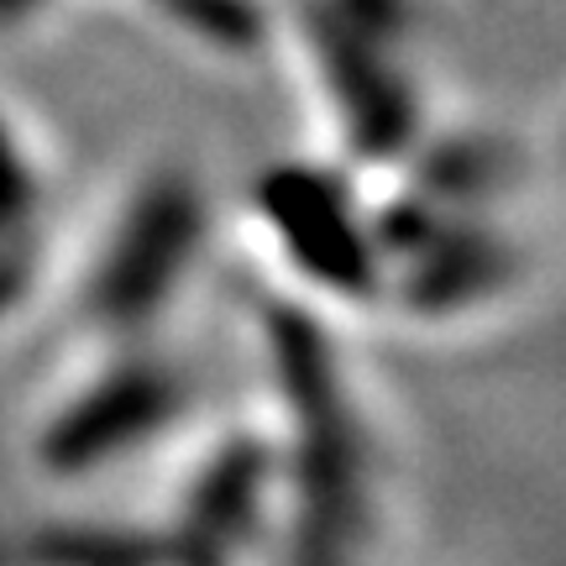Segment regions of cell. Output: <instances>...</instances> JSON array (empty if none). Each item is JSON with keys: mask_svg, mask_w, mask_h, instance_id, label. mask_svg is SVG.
I'll list each match as a JSON object with an SVG mask.
<instances>
[{"mask_svg": "<svg viewBox=\"0 0 566 566\" xmlns=\"http://www.w3.org/2000/svg\"><path fill=\"white\" fill-rule=\"evenodd\" d=\"M268 352L283 405L300 424V541L304 566H346L363 525V446L342 394V367L304 310L268 315Z\"/></svg>", "mask_w": 566, "mask_h": 566, "instance_id": "6da1fadb", "label": "cell"}, {"mask_svg": "<svg viewBox=\"0 0 566 566\" xmlns=\"http://www.w3.org/2000/svg\"><path fill=\"white\" fill-rule=\"evenodd\" d=\"M252 200L268 237L279 242L283 263L315 294L342 304H367L384 294V252L336 174H325L315 163H273L258 179Z\"/></svg>", "mask_w": 566, "mask_h": 566, "instance_id": "7a4b0ae2", "label": "cell"}, {"mask_svg": "<svg viewBox=\"0 0 566 566\" xmlns=\"http://www.w3.org/2000/svg\"><path fill=\"white\" fill-rule=\"evenodd\" d=\"M205 242V200L189 174H163L142 184L111 231L105 258L90 279V310L111 331H137L179 300Z\"/></svg>", "mask_w": 566, "mask_h": 566, "instance_id": "3957f363", "label": "cell"}, {"mask_svg": "<svg viewBox=\"0 0 566 566\" xmlns=\"http://www.w3.org/2000/svg\"><path fill=\"white\" fill-rule=\"evenodd\" d=\"M179 373H168L158 363H126L116 373H105L95 388H84L80 399L53 420L48 441H42V457H48L53 472H69V478L101 472V467L122 462L126 451L163 436L179 420Z\"/></svg>", "mask_w": 566, "mask_h": 566, "instance_id": "277c9868", "label": "cell"}, {"mask_svg": "<svg viewBox=\"0 0 566 566\" xmlns=\"http://www.w3.org/2000/svg\"><path fill=\"white\" fill-rule=\"evenodd\" d=\"M310 42L331 84V101L342 105L352 147L363 158H399L415 137V101H409L405 80L384 63V42L357 32L331 6L310 17Z\"/></svg>", "mask_w": 566, "mask_h": 566, "instance_id": "5b68a950", "label": "cell"}, {"mask_svg": "<svg viewBox=\"0 0 566 566\" xmlns=\"http://www.w3.org/2000/svg\"><path fill=\"white\" fill-rule=\"evenodd\" d=\"M399 268V304L424 321L493 300L514 279V247L478 221H441L436 237L415 247Z\"/></svg>", "mask_w": 566, "mask_h": 566, "instance_id": "8992f818", "label": "cell"}, {"mask_svg": "<svg viewBox=\"0 0 566 566\" xmlns=\"http://www.w3.org/2000/svg\"><path fill=\"white\" fill-rule=\"evenodd\" d=\"M268 457L263 441H231L221 446V457L200 472V483L189 493V509H184V530L179 546H168V562L179 566H226V556L237 551L252 520H258V504H263L268 488Z\"/></svg>", "mask_w": 566, "mask_h": 566, "instance_id": "52a82bcc", "label": "cell"}, {"mask_svg": "<svg viewBox=\"0 0 566 566\" xmlns=\"http://www.w3.org/2000/svg\"><path fill=\"white\" fill-rule=\"evenodd\" d=\"M504 184V153L483 137H457L430 147L424 163L415 168V195L430 205H467L483 200L488 189Z\"/></svg>", "mask_w": 566, "mask_h": 566, "instance_id": "ba28073f", "label": "cell"}, {"mask_svg": "<svg viewBox=\"0 0 566 566\" xmlns=\"http://www.w3.org/2000/svg\"><path fill=\"white\" fill-rule=\"evenodd\" d=\"M163 17H174L184 32H195L210 48L252 53L263 42V11L258 0H158Z\"/></svg>", "mask_w": 566, "mask_h": 566, "instance_id": "9c48e42d", "label": "cell"}, {"mask_svg": "<svg viewBox=\"0 0 566 566\" xmlns=\"http://www.w3.org/2000/svg\"><path fill=\"white\" fill-rule=\"evenodd\" d=\"M27 200H32V179H27V163H21L17 142H11V132L0 126V226L11 221V216H21L27 210Z\"/></svg>", "mask_w": 566, "mask_h": 566, "instance_id": "30bf717a", "label": "cell"}, {"mask_svg": "<svg viewBox=\"0 0 566 566\" xmlns=\"http://www.w3.org/2000/svg\"><path fill=\"white\" fill-rule=\"evenodd\" d=\"M27 6H38V0H0V21H11V17H21Z\"/></svg>", "mask_w": 566, "mask_h": 566, "instance_id": "8fae6325", "label": "cell"}]
</instances>
